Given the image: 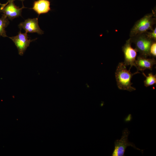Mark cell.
Here are the masks:
<instances>
[{
	"instance_id": "cell-1",
	"label": "cell",
	"mask_w": 156,
	"mask_h": 156,
	"mask_svg": "<svg viewBox=\"0 0 156 156\" xmlns=\"http://www.w3.org/2000/svg\"><path fill=\"white\" fill-rule=\"evenodd\" d=\"M123 62H120L117 66L115 73V78L118 88L121 90L131 92L135 90V88L131 86V81L133 76L139 73L138 71L132 73L128 70Z\"/></svg>"
},
{
	"instance_id": "cell-2",
	"label": "cell",
	"mask_w": 156,
	"mask_h": 156,
	"mask_svg": "<svg viewBox=\"0 0 156 156\" xmlns=\"http://www.w3.org/2000/svg\"><path fill=\"white\" fill-rule=\"evenodd\" d=\"M155 13L147 14L138 20L131 30L130 38L145 33L149 30L153 29V27L156 22Z\"/></svg>"
},
{
	"instance_id": "cell-3",
	"label": "cell",
	"mask_w": 156,
	"mask_h": 156,
	"mask_svg": "<svg viewBox=\"0 0 156 156\" xmlns=\"http://www.w3.org/2000/svg\"><path fill=\"white\" fill-rule=\"evenodd\" d=\"M129 133L130 132L127 128H126L123 130L121 138L116 140L114 142V148L112 156H125L126 149L129 146L132 147L143 153V150L137 148L134 143L129 141L128 138Z\"/></svg>"
},
{
	"instance_id": "cell-4",
	"label": "cell",
	"mask_w": 156,
	"mask_h": 156,
	"mask_svg": "<svg viewBox=\"0 0 156 156\" xmlns=\"http://www.w3.org/2000/svg\"><path fill=\"white\" fill-rule=\"evenodd\" d=\"M130 38L131 42L135 44V49L139 52L140 55L146 57L149 56L150 47L153 42L155 40L149 38L145 33Z\"/></svg>"
},
{
	"instance_id": "cell-5",
	"label": "cell",
	"mask_w": 156,
	"mask_h": 156,
	"mask_svg": "<svg viewBox=\"0 0 156 156\" xmlns=\"http://www.w3.org/2000/svg\"><path fill=\"white\" fill-rule=\"evenodd\" d=\"M8 37L14 43L18 49L19 54L21 56L23 55L27 48L29 46L30 43L36 39H29L27 33H22L21 29L17 35Z\"/></svg>"
},
{
	"instance_id": "cell-6",
	"label": "cell",
	"mask_w": 156,
	"mask_h": 156,
	"mask_svg": "<svg viewBox=\"0 0 156 156\" xmlns=\"http://www.w3.org/2000/svg\"><path fill=\"white\" fill-rule=\"evenodd\" d=\"M131 38L127 40L122 47V51L124 56V61L123 62L126 66L130 65V69L133 66H135V63L138 52L135 49L131 46Z\"/></svg>"
},
{
	"instance_id": "cell-7",
	"label": "cell",
	"mask_w": 156,
	"mask_h": 156,
	"mask_svg": "<svg viewBox=\"0 0 156 156\" xmlns=\"http://www.w3.org/2000/svg\"><path fill=\"white\" fill-rule=\"evenodd\" d=\"M25 8L23 4L21 8L16 6L14 1L8 3L3 8L0 9V12L2 15L5 16L8 19L12 20L15 18L21 16L22 9Z\"/></svg>"
},
{
	"instance_id": "cell-8",
	"label": "cell",
	"mask_w": 156,
	"mask_h": 156,
	"mask_svg": "<svg viewBox=\"0 0 156 156\" xmlns=\"http://www.w3.org/2000/svg\"><path fill=\"white\" fill-rule=\"evenodd\" d=\"M19 28L21 29H24L27 33H37L39 34H43L38 25V18H29L18 25Z\"/></svg>"
},
{
	"instance_id": "cell-9",
	"label": "cell",
	"mask_w": 156,
	"mask_h": 156,
	"mask_svg": "<svg viewBox=\"0 0 156 156\" xmlns=\"http://www.w3.org/2000/svg\"><path fill=\"white\" fill-rule=\"evenodd\" d=\"M156 63V61L154 58H148L147 57L140 55L136 60L135 67L138 71H143L147 69L152 70L153 66Z\"/></svg>"
},
{
	"instance_id": "cell-10",
	"label": "cell",
	"mask_w": 156,
	"mask_h": 156,
	"mask_svg": "<svg viewBox=\"0 0 156 156\" xmlns=\"http://www.w3.org/2000/svg\"><path fill=\"white\" fill-rule=\"evenodd\" d=\"M50 2L49 0H38L35 1L31 9L38 15L47 13L51 10Z\"/></svg>"
},
{
	"instance_id": "cell-11",
	"label": "cell",
	"mask_w": 156,
	"mask_h": 156,
	"mask_svg": "<svg viewBox=\"0 0 156 156\" xmlns=\"http://www.w3.org/2000/svg\"><path fill=\"white\" fill-rule=\"evenodd\" d=\"M9 23L8 19L5 16L2 15L1 17H0V37H8L5 29Z\"/></svg>"
},
{
	"instance_id": "cell-12",
	"label": "cell",
	"mask_w": 156,
	"mask_h": 156,
	"mask_svg": "<svg viewBox=\"0 0 156 156\" xmlns=\"http://www.w3.org/2000/svg\"><path fill=\"white\" fill-rule=\"evenodd\" d=\"M143 75L146 77V79L144 81V85L146 87L153 85L156 83V75H153L152 73H149L148 76H147L144 73H142Z\"/></svg>"
},
{
	"instance_id": "cell-13",
	"label": "cell",
	"mask_w": 156,
	"mask_h": 156,
	"mask_svg": "<svg viewBox=\"0 0 156 156\" xmlns=\"http://www.w3.org/2000/svg\"><path fill=\"white\" fill-rule=\"evenodd\" d=\"M149 54L150 56H152L153 58L156 57V42L154 41L152 43L150 47Z\"/></svg>"
},
{
	"instance_id": "cell-14",
	"label": "cell",
	"mask_w": 156,
	"mask_h": 156,
	"mask_svg": "<svg viewBox=\"0 0 156 156\" xmlns=\"http://www.w3.org/2000/svg\"><path fill=\"white\" fill-rule=\"evenodd\" d=\"M151 32L145 33L147 36L151 39L156 41V27L153 29Z\"/></svg>"
},
{
	"instance_id": "cell-15",
	"label": "cell",
	"mask_w": 156,
	"mask_h": 156,
	"mask_svg": "<svg viewBox=\"0 0 156 156\" xmlns=\"http://www.w3.org/2000/svg\"><path fill=\"white\" fill-rule=\"evenodd\" d=\"M15 0H8V1L5 3V5L4 7H5V6H6L9 2H11L14 1ZM19 0V1H25V0Z\"/></svg>"
},
{
	"instance_id": "cell-16",
	"label": "cell",
	"mask_w": 156,
	"mask_h": 156,
	"mask_svg": "<svg viewBox=\"0 0 156 156\" xmlns=\"http://www.w3.org/2000/svg\"><path fill=\"white\" fill-rule=\"evenodd\" d=\"M5 5V4H1V3H0V5H1V6L0 8V9L2 8H3L4 6Z\"/></svg>"
}]
</instances>
